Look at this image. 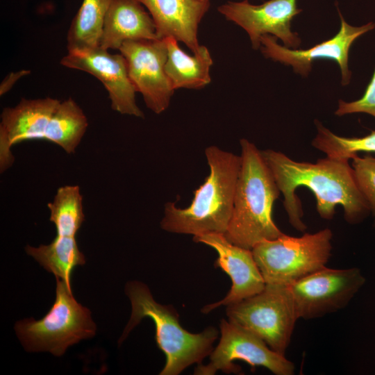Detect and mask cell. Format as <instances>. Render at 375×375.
I'll list each match as a JSON object with an SVG mask.
<instances>
[{
  "mask_svg": "<svg viewBox=\"0 0 375 375\" xmlns=\"http://www.w3.org/2000/svg\"><path fill=\"white\" fill-rule=\"evenodd\" d=\"M261 153L284 197L289 222L296 230L304 232L307 228L301 201L295 194L301 186L313 193L317 211L324 219H333L337 206L342 207L345 220L352 224L362 222L369 212L349 160L326 156L312 163L295 161L272 149Z\"/></svg>",
  "mask_w": 375,
  "mask_h": 375,
  "instance_id": "1",
  "label": "cell"
},
{
  "mask_svg": "<svg viewBox=\"0 0 375 375\" xmlns=\"http://www.w3.org/2000/svg\"><path fill=\"white\" fill-rule=\"evenodd\" d=\"M205 154L210 174L194 190L188 207L179 208L174 203H165L160 222L163 230L194 236L226 233L233 212L240 156L216 146L207 147Z\"/></svg>",
  "mask_w": 375,
  "mask_h": 375,
  "instance_id": "2",
  "label": "cell"
},
{
  "mask_svg": "<svg viewBox=\"0 0 375 375\" xmlns=\"http://www.w3.org/2000/svg\"><path fill=\"white\" fill-rule=\"evenodd\" d=\"M241 165L231 218L224 234L231 243L252 249L258 242L283 234L272 218L274 201L281 191L261 150L242 138Z\"/></svg>",
  "mask_w": 375,
  "mask_h": 375,
  "instance_id": "3",
  "label": "cell"
},
{
  "mask_svg": "<svg viewBox=\"0 0 375 375\" xmlns=\"http://www.w3.org/2000/svg\"><path fill=\"white\" fill-rule=\"evenodd\" d=\"M125 291L131 301L132 312L119 342L143 318H151L155 324L156 343L166 356L160 375L179 374L192 364H201L211 353L212 344L218 335L215 328L208 327L199 333L188 332L180 324L175 309L156 302L143 283L129 282Z\"/></svg>",
  "mask_w": 375,
  "mask_h": 375,
  "instance_id": "4",
  "label": "cell"
},
{
  "mask_svg": "<svg viewBox=\"0 0 375 375\" xmlns=\"http://www.w3.org/2000/svg\"><path fill=\"white\" fill-rule=\"evenodd\" d=\"M15 329L26 351L61 356L69 347L93 337L97 327L90 311L74 298L71 286L56 278L55 302L47 315L18 322Z\"/></svg>",
  "mask_w": 375,
  "mask_h": 375,
  "instance_id": "5",
  "label": "cell"
},
{
  "mask_svg": "<svg viewBox=\"0 0 375 375\" xmlns=\"http://www.w3.org/2000/svg\"><path fill=\"white\" fill-rule=\"evenodd\" d=\"M332 238L327 228L300 237L283 233L257 243L251 251L265 283L289 285L326 267Z\"/></svg>",
  "mask_w": 375,
  "mask_h": 375,
  "instance_id": "6",
  "label": "cell"
},
{
  "mask_svg": "<svg viewBox=\"0 0 375 375\" xmlns=\"http://www.w3.org/2000/svg\"><path fill=\"white\" fill-rule=\"evenodd\" d=\"M226 315L283 356L299 319L289 285L276 283H266L259 293L227 306Z\"/></svg>",
  "mask_w": 375,
  "mask_h": 375,
  "instance_id": "7",
  "label": "cell"
},
{
  "mask_svg": "<svg viewBox=\"0 0 375 375\" xmlns=\"http://www.w3.org/2000/svg\"><path fill=\"white\" fill-rule=\"evenodd\" d=\"M221 338L218 345L210 354L208 364L199 365L196 375H212L218 370L225 373H239L241 368L233 362L240 360L252 367L260 366L276 375H292L295 366L285 356L273 351L258 335L231 321L220 322Z\"/></svg>",
  "mask_w": 375,
  "mask_h": 375,
  "instance_id": "8",
  "label": "cell"
},
{
  "mask_svg": "<svg viewBox=\"0 0 375 375\" xmlns=\"http://www.w3.org/2000/svg\"><path fill=\"white\" fill-rule=\"evenodd\" d=\"M365 282L358 268L325 267L289 285V288L298 318L311 319L346 307Z\"/></svg>",
  "mask_w": 375,
  "mask_h": 375,
  "instance_id": "9",
  "label": "cell"
},
{
  "mask_svg": "<svg viewBox=\"0 0 375 375\" xmlns=\"http://www.w3.org/2000/svg\"><path fill=\"white\" fill-rule=\"evenodd\" d=\"M131 83L148 108L156 114L169 106L174 90L165 72L167 49L165 38L128 40L119 49Z\"/></svg>",
  "mask_w": 375,
  "mask_h": 375,
  "instance_id": "10",
  "label": "cell"
},
{
  "mask_svg": "<svg viewBox=\"0 0 375 375\" xmlns=\"http://www.w3.org/2000/svg\"><path fill=\"white\" fill-rule=\"evenodd\" d=\"M60 65L83 71L97 78L108 92L113 110L122 114L144 117L135 101V90L128 76L126 61L120 53H110L100 47L74 48L60 60Z\"/></svg>",
  "mask_w": 375,
  "mask_h": 375,
  "instance_id": "11",
  "label": "cell"
},
{
  "mask_svg": "<svg viewBox=\"0 0 375 375\" xmlns=\"http://www.w3.org/2000/svg\"><path fill=\"white\" fill-rule=\"evenodd\" d=\"M338 12L341 26L339 32L333 38L308 49H290L278 44L276 37L265 34L260 38L261 52L267 58L291 65L295 72L303 76L308 75L314 60H333L340 66L342 72V85H348L351 76L348 67L351 46L358 38L373 30L375 24L369 22L361 26H353L344 20L339 10Z\"/></svg>",
  "mask_w": 375,
  "mask_h": 375,
  "instance_id": "12",
  "label": "cell"
},
{
  "mask_svg": "<svg viewBox=\"0 0 375 375\" xmlns=\"http://www.w3.org/2000/svg\"><path fill=\"white\" fill-rule=\"evenodd\" d=\"M217 10L248 33L254 49L260 48V38L265 34L281 39L288 47L297 48L301 44L299 35L290 28L292 19L302 11L297 0H269L260 5H252L248 0L228 1Z\"/></svg>",
  "mask_w": 375,
  "mask_h": 375,
  "instance_id": "13",
  "label": "cell"
},
{
  "mask_svg": "<svg viewBox=\"0 0 375 375\" xmlns=\"http://www.w3.org/2000/svg\"><path fill=\"white\" fill-rule=\"evenodd\" d=\"M193 240L214 249L218 258L214 265L224 271L231 278L232 286L222 300L205 306L202 312L208 313L222 306H229L261 292L266 283L254 260L252 251L235 245L222 233L195 235Z\"/></svg>",
  "mask_w": 375,
  "mask_h": 375,
  "instance_id": "14",
  "label": "cell"
},
{
  "mask_svg": "<svg viewBox=\"0 0 375 375\" xmlns=\"http://www.w3.org/2000/svg\"><path fill=\"white\" fill-rule=\"evenodd\" d=\"M60 101L46 97L22 98L15 107L5 108L0 123V171L5 172L15 161L10 149L14 144L32 140H44L49 122Z\"/></svg>",
  "mask_w": 375,
  "mask_h": 375,
  "instance_id": "15",
  "label": "cell"
},
{
  "mask_svg": "<svg viewBox=\"0 0 375 375\" xmlns=\"http://www.w3.org/2000/svg\"><path fill=\"white\" fill-rule=\"evenodd\" d=\"M148 10L159 39L174 38L193 54L200 53L198 28L210 8L209 0H137Z\"/></svg>",
  "mask_w": 375,
  "mask_h": 375,
  "instance_id": "16",
  "label": "cell"
},
{
  "mask_svg": "<svg viewBox=\"0 0 375 375\" xmlns=\"http://www.w3.org/2000/svg\"><path fill=\"white\" fill-rule=\"evenodd\" d=\"M159 39L155 23L137 0H111L107 11L100 47L118 49L128 40Z\"/></svg>",
  "mask_w": 375,
  "mask_h": 375,
  "instance_id": "17",
  "label": "cell"
},
{
  "mask_svg": "<svg viewBox=\"0 0 375 375\" xmlns=\"http://www.w3.org/2000/svg\"><path fill=\"white\" fill-rule=\"evenodd\" d=\"M165 40L167 49L165 69L174 90L200 89L210 83V70L213 62L205 46L200 53L189 56L179 47L174 38Z\"/></svg>",
  "mask_w": 375,
  "mask_h": 375,
  "instance_id": "18",
  "label": "cell"
},
{
  "mask_svg": "<svg viewBox=\"0 0 375 375\" xmlns=\"http://www.w3.org/2000/svg\"><path fill=\"white\" fill-rule=\"evenodd\" d=\"M25 251L47 271L53 274L56 278L62 280L69 286L74 269L85 263L76 237L56 235L49 244H41L38 247L27 245Z\"/></svg>",
  "mask_w": 375,
  "mask_h": 375,
  "instance_id": "19",
  "label": "cell"
},
{
  "mask_svg": "<svg viewBox=\"0 0 375 375\" xmlns=\"http://www.w3.org/2000/svg\"><path fill=\"white\" fill-rule=\"evenodd\" d=\"M88 126L86 115L72 98L60 101L47 126L44 139L74 153Z\"/></svg>",
  "mask_w": 375,
  "mask_h": 375,
  "instance_id": "20",
  "label": "cell"
},
{
  "mask_svg": "<svg viewBox=\"0 0 375 375\" xmlns=\"http://www.w3.org/2000/svg\"><path fill=\"white\" fill-rule=\"evenodd\" d=\"M111 0H83L67 35V49L100 47Z\"/></svg>",
  "mask_w": 375,
  "mask_h": 375,
  "instance_id": "21",
  "label": "cell"
},
{
  "mask_svg": "<svg viewBox=\"0 0 375 375\" xmlns=\"http://www.w3.org/2000/svg\"><path fill=\"white\" fill-rule=\"evenodd\" d=\"M47 207L50 211L49 220L56 226V235L76 237L85 219L79 187L65 185L59 188Z\"/></svg>",
  "mask_w": 375,
  "mask_h": 375,
  "instance_id": "22",
  "label": "cell"
},
{
  "mask_svg": "<svg viewBox=\"0 0 375 375\" xmlns=\"http://www.w3.org/2000/svg\"><path fill=\"white\" fill-rule=\"evenodd\" d=\"M315 122L317 133L312 145L326 156L349 160L357 156L358 152L375 153V131L361 138H346L335 135L318 120Z\"/></svg>",
  "mask_w": 375,
  "mask_h": 375,
  "instance_id": "23",
  "label": "cell"
},
{
  "mask_svg": "<svg viewBox=\"0 0 375 375\" xmlns=\"http://www.w3.org/2000/svg\"><path fill=\"white\" fill-rule=\"evenodd\" d=\"M351 160L356 182L374 217L375 226V157L357 155Z\"/></svg>",
  "mask_w": 375,
  "mask_h": 375,
  "instance_id": "24",
  "label": "cell"
},
{
  "mask_svg": "<svg viewBox=\"0 0 375 375\" xmlns=\"http://www.w3.org/2000/svg\"><path fill=\"white\" fill-rule=\"evenodd\" d=\"M356 112L367 113L375 117V70L363 96L352 102L340 100L335 114L342 116Z\"/></svg>",
  "mask_w": 375,
  "mask_h": 375,
  "instance_id": "25",
  "label": "cell"
},
{
  "mask_svg": "<svg viewBox=\"0 0 375 375\" xmlns=\"http://www.w3.org/2000/svg\"><path fill=\"white\" fill-rule=\"evenodd\" d=\"M31 73L30 70L22 69L17 72H12L8 74L2 81L0 85V95L2 96L7 93L17 83L18 80L23 76Z\"/></svg>",
  "mask_w": 375,
  "mask_h": 375,
  "instance_id": "26",
  "label": "cell"
},
{
  "mask_svg": "<svg viewBox=\"0 0 375 375\" xmlns=\"http://www.w3.org/2000/svg\"><path fill=\"white\" fill-rule=\"evenodd\" d=\"M201 1H205V0H201Z\"/></svg>",
  "mask_w": 375,
  "mask_h": 375,
  "instance_id": "27",
  "label": "cell"
}]
</instances>
